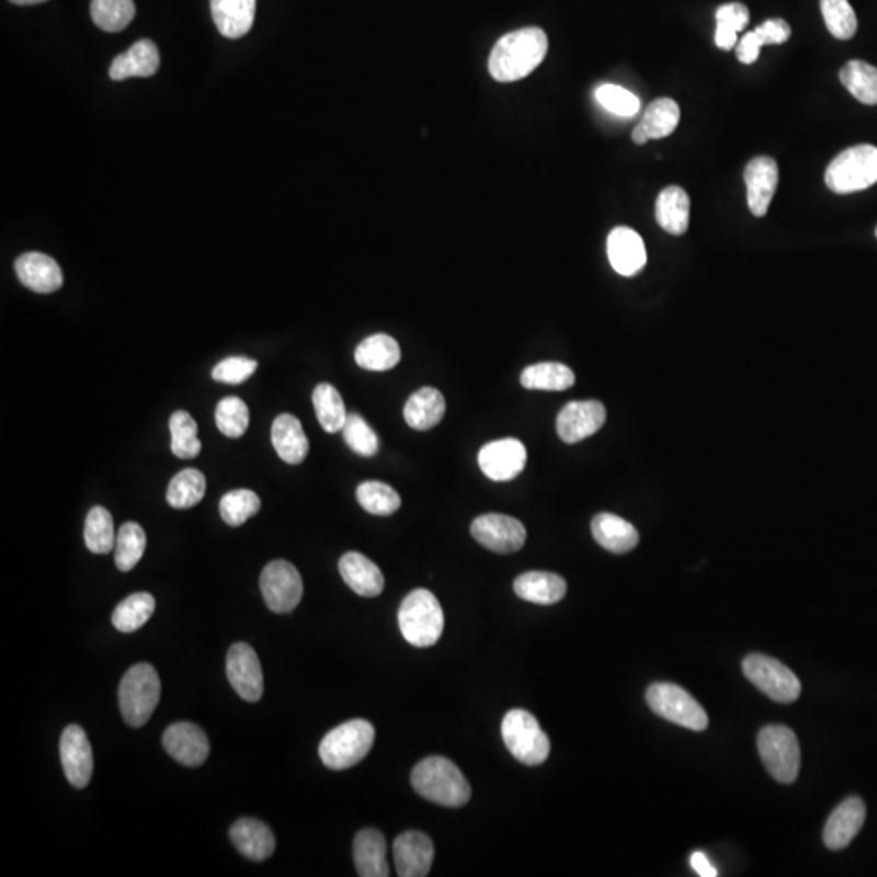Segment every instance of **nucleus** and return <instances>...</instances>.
<instances>
[{"label":"nucleus","mask_w":877,"mask_h":877,"mask_svg":"<svg viewBox=\"0 0 877 877\" xmlns=\"http://www.w3.org/2000/svg\"><path fill=\"white\" fill-rule=\"evenodd\" d=\"M548 53V36L542 29H522L502 36L492 47L489 73L501 83L525 79Z\"/></svg>","instance_id":"obj_1"},{"label":"nucleus","mask_w":877,"mask_h":877,"mask_svg":"<svg viewBox=\"0 0 877 877\" xmlns=\"http://www.w3.org/2000/svg\"><path fill=\"white\" fill-rule=\"evenodd\" d=\"M418 795L445 808H460L470 801L471 788L460 768L441 755L424 759L411 774Z\"/></svg>","instance_id":"obj_2"},{"label":"nucleus","mask_w":877,"mask_h":877,"mask_svg":"<svg viewBox=\"0 0 877 877\" xmlns=\"http://www.w3.org/2000/svg\"><path fill=\"white\" fill-rule=\"evenodd\" d=\"M398 626L411 646L418 649L436 646L444 630L441 603L430 590H413L398 610Z\"/></svg>","instance_id":"obj_3"},{"label":"nucleus","mask_w":877,"mask_h":877,"mask_svg":"<svg viewBox=\"0 0 877 877\" xmlns=\"http://www.w3.org/2000/svg\"><path fill=\"white\" fill-rule=\"evenodd\" d=\"M160 676L150 663L134 664L121 680V714L130 727H144L160 704Z\"/></svg>","instance_id":"obj_4"},{"label":"nucleus","mask_w":877,"mask_h":877,"mask_svg":"<svg viewBox=\"0 0 877 877\" xmlns=\"http://www.w3.org/2000/svg\"><path fill=\"white\" fill-rule=\"evenodd\" d=\"M376 730L367 720L346 721L326 734L319 745L320 759L332 771H345L363 761L373 749Z\"/></svg>","instance_id":"obj_5"},{"label":"nucleus","mask_w":877,"mask_h":877,"mask_svg":"<svg viewBox=\"0 0 877 877\" xmlns=\"http://www.w3.org/2000/svg\"><path fill=\"white\" fill-rule=\"evenodd\" d=\"M877 182V148L856 145L833 158L825 171V184L835 194H853Z\"/></svg>","instance_id":"obj_6"},{"label":"nucleus","mask_w":877,"mask_h":877,"mask_svg":"<svg viewBox=\"0 0 877 877\" xmlns=\"http://www.w3.org/2000/svg\"><path fill=\"white\" fill-rule=\"evenodd\" d=\"M502 740L509 752L525 765H539L548 759L551 744L538 720L529 711H508L501 725Z\"/></svg>","instance_id":"obj_7"},{"label":"nucleus","mask_w":877,"mask_h":877,"mask_svg":"<svg viewBox=\"0 0 877 877\" xmlns=\"http://www.w3.org/2000/svg\"><path fill=\"white\" fill-rule=\"evenodd\" d=\"M758 749L768 774L781 784H793L801 767V751L798 738L787 727L771 725L762 728L758 737Z\"/></svg>","instance_id":"obj_8"},{"label":"nucleus","mask_w":877,"mask_h":877,"mask_svg":"<svg viewBox=\"0 0 877 877\" xmlns=\"http://www.w3.org/2000/svg\"><path fill=\"white\" fill-rule=\"evenodd\" d=\"M649 707L664 720L693 731L708 727L707 711L683 687L670 683H657L647 690Z\"/></svg>","instance_id":"obj_9"},{"label":"nucleus","mask_w":877,"mask_h":877,"mask_svg":"<svg viewBox=\"0 0 877 877\" xmlns=\"http://www.w3.org/2000/svg\"><path fill=\"white\" fill-rule=\"evenodd\" d=\"M743 673L761 693L781 704L795 702L801 694L796 674L775 658L752 653L744 658Z\"/></svg>","instance_id":"obj_10"},{"label":"nucleus","mask_w":877,"mask_h":877,"mask_svg":"<svg viewBox=\"0 0 877 877\" xmlns=\"http://www.w3.org/2000/svg\"><path fill=\"white\" fill-rule=\"evenodd\" d=\"M261 590L270 612L283 614L293 612L299 605L305 585L295 566L276 559L262 570Z\"/></svg>","instance_id":"obj_11"},{"label":"nucleus","mask_w":877,"mask_h":877,"mask_svg":"<svg viewBox=\"0 0 877 877\" xmlns=\"http://www.w3.org/2000/svg\"><path fill=\"white\" fill-rule=\"evenodd\" d=\"M471 535L489 551L511 555L525 545L526 529L521 521L509 515L485 514L475 519Z\"/></svg>","instance_id":"obj_12"},{"label":"nucleus","mask_w":877,"mask_h":877,"mask_svg":"<svg viewBox=\"0 0 877 877\" xmlns=\"http://www.w3.org/2000/svg\"><path fill=\"white\" fill-rule=\"evenodd\" d=\"M226 674L241 699L258 702L263 696L261 660L249 643L238 642L228 650Z\"/></svg>","instance_id":"obj_13"},{"label":"nucleus","mask_w":877,"mask_h":877,"mask_svg":"<svg viewBox=\"0 0 877 877\" xmlns=\"http://www.w3.org/2000/svg\"><path fill=\"white\" fill-rule=\"evenodd\" d=\"M482 474L492 481H511L524 471L526 448L519 438L489 442L478 454Z\"/></svg>","instance_id":"obj_14"},{"label":"nucleus","mask_w":877,"mask_h":877,"mask_svg":"<svg viewBox=\"0 0 877 877\" xmlns=\"http://www.w3.org/2000/svg\"><path fill=\"white\" fill-rule=\"evenodd\" d=\"M606 408L599 400L570 401L556 420V431L566 444H577L602 430Z\"/></svg>","instance_id":"obj_15"},{"label":"nucleus","mask_w":877,"mask_h":877,"mask_svg":"<svg viewBox=\"0 0 877 877\" xmlns=\"http://www.w3.org/2000/svg\"><path fill=\"white\" fill-rule=\"evenodd\" d=\"M60 761L72 787L86 788L93 775V751L83 728L69 725L60 738Z\"/></svg>","instance_id":"obj_16"},{"label":"nucleus","mask_w":877,"mask_h":877,"mask_svg":"<svg viewBox=\"0 0 877 877\" xmlns=\"http://www.w3.org/2000/svg\"><path fill=\"white\" fill-rule=\"evenodd\" d=\"M163 745L168 754L185 767H198L210 754L207 734L197 725L189 721L171 725L164 731Z\"/></svg>","instance_id":"obj_17"},{"label":"nucleus","mask_w":877,"mask_h":877,"mask_svg":"<svg viewBox=\"0 0 877 877\" xmlns=\"http://www.w3.org/2000/svg\"><path fill=\"white\" fill-rule=\"evenodd\" d=\"M394 859L400 877H426L434 862V845L426 833H401L394 842Z\"/></svg>","instance_id":"obj_18"},{"label":"nucleus","mask_w":877,"mask_h":877,"mask_svg":"<svg viewBox=\"0 0 877 877\" xmlns=\"http://www.w3.org/2000/svg\"><path fill=\"white\" fill-rule=\"evenodd\" d=\"M744 182L749 210L754 217H765L777 192V161L771 157H758L749 161L744 170Z\"/></svg>","instance_id":"obj_19"},{"label":"nucleus","mask_w":877,"mask_h":877,"mask_svg":"<svg viewBox=\"0 0 877 877\" xmlns=\"http://www.w3.org/2000/svg\"><path fill=\"white\" fill-rule=\"evenodd\" d=\"M610 263L619 275L634 276L646 266L647 251L639 232L627 226H617L608 236Z\"/></svg>","instance_id":"obj_20"},{"label":"nucleus","mask_w":877,"mask_h":877,"mask_svg":"<svg viewBox=\"0 0 877 877\" xmlns=\"http://www.w3.org/2000/svg\"><path fill=\"white\" fill-rule=\"evenodd\" d=\"M20 283L39 295H49L62 286L64 275L59 263L42 252H26L15 261Z\"/></svg>","instance_id":"obj_21"},{"label":"nucleus","mask_w":877,"mask_h":877,"mask_svg":"<svg viewBox=\"0 0 877 877\" xmlns=\"http://www.w3.org/2000/svg\"><path fill=\"white\" fill-rule=\"evenodd\" d=\"M866 819V806L862 799L852 796L829 816L824 828V843L829 850H842L862 831Z\"/></svg>","instance_id":"obj_22"},{"label":"nucleus","mask_w":877,"mask_h":877,"mask_svg":"<svg viewBox=\"0 0 877 877\" xmlns=\"http://www.w3.org/2000/svg\"><path fill=\"white\" fill-rule=\"evenodd\" d=\"M340 576L346 585L364 599H374L383 593L386 580L380 569L361 553H346L339 562Z\"/></svg>","instance_id":"obj_23"},{"label":"nucleus","mask_w":877,"mask_h":877,"mask_svg":"<svg viewBox=\"0 0 877 877\" xmlns=\"http://www.w3.org/2000/svg\"><path fill=\"white\" fill-rule=\"evenodd\" d=\"M229 836L236 850L251 862H265L275 852V835L258 819H239L231 825Z\"/></svg>","instance_id":"obj_24"},{"label":"nucleus","mask_w":877,"mask_h":877,"mask_svg":"<svg viewBox=\"0 0 877 877\" xmlns=\"http://www.w3.org/2000/svg\"><path fill=\"white\" fill-rule=\"evenodd\" d=\"M680 119V104L671 98H658L647 107L642 121L634 129L633 140L637 145H643L649 140L670 137L676 130Z\"/></svg>","instance_id":"obj_25"},{"label":"nucleus","mask_w":877,"mask_h":877,"mask_svg":"<svg viewBox=\"0 0 877 877\" xmlns=\"http://www.w3.org/2000/svg\"><path fill=\"white\" fill-rule=\"evenodd\" d=\"M354 866L361 877H389L386 836L376 829L357 833L353 846Z\"/></svg>","instance_id":"obj_26"},{"label":"nucleus","mask_w":877,"mask_h":877,"mask_svg":"<svg viewBox=\"0 0 877 877\" xmlns=\"http://www.w3.org/2000/svg\"><path fill=\"white\" fill-rule=\"evenodd\" d=\"M258 0H210L212 16L223 36L242 38L251 32Z\"/></svg>","instance_id":"obj_27"},{"label":"nucleus","mask_w":877,"mask_h":877,"mask_svg":"<svg viewBox=\"0 0 877 877\" xmlns=\"http://www.w3.org/2000/svg\"><path fill=\"white\" fill-rule=\"evenodd\" d=\"M158 67H160V53L157 44L150 39H140L113 60L110 77L116 82L132 77H151L157 73Z\"/></svg>","instance_id":"obj_28"},{"label":"nucleus","mask_w":877,"mask_h":877,"mask_svg":"<svg viewBox=\"0 0 877 877\" xmlns=\"http://www.w3.org/2000/svg\"><path fill=\"white\" fill-rule=\"evenodd\" d=\"M514 592L522 600L536 605H555L561 602L568 593V583L558 573L532 572L522 573L515 579Z\"/></svg>","instance_id":"obj_29"},{"label":"nucleus","mask_w":877,"mask_h":877,"mask_svg":"<svg viewBox=\"0 0 877 877\" xmlns=\"http://www.w3.org/2000/svg\"><path fill=\"white\" fill-rule=\"evenodd\" d=\"M272 444L278 457L289 465L301 464L309 452V441L303 430L301 421L289 413L280 414L273 421Z\"/></svg>","instance_id":"obj_30"},{"label":"nucleus","mask_w":877,"mask_h":877,"mask_svg":"<svg viewBox=\"0 0 877 877\" xmlns=\"http://www.w3.org/2000/svg\"><path fill=\"white\" fill-rule=\"evenodd\" d=\"M592 535L606 551L624 555L639 545L636 526L614 514H599L592 521Z\"/></svg>","instance_id":"obj_31"},{"label":"nucleus","mask_w":877,"mask_h":877,"mask_svg":"<svg viewBox=\"0 0 877 877\" xmlns=\"http://www.w3.org/2000/svg\"><path fill=\"white\" fill-rule=\"evenodd\" d=\"M691 201L683 187L670 185L658 195L656 218L658 225L673 236H681L690 228Z\"/></svg>","instance_id":"obj_32"},{"label":"nucleus","mask_w":877,"mask_h":877,"mask_svg":"<svg viewBox=\"0 0 877 877\" xmlns=\"http://www.w3.org/2000/svg\"><path fill=\"white\" fill-rule=\"evenodd\" d=\"M405 421L417 431L433 430L445 414L444 395L433 387H423L408 398Z\"/></svg>","instance_id":"obj_33"},{"label":"nucleus","mask_w":877,"mask_h":877,"mask_svg":"<svg viewBox=\"0 0 877 877\" xmlns=\"http://www.w3.org/2000/svg\"><path fill=\"white\" fill-rule=\"evenodd\" d=\"M357 366L374 373L390 371L400 363L401 351L397 340L386 333L367 337L354 351Z\"/></svg>","instance_id":"obj_34"},{"label":"nucleus","mask_w":877,"mask_h":877,"mask_svg":"<svg viewBox=\"0 0 877 877\" xmlns=\"http://www.w3.org/2000/svg\"><path fill=\"white\" fill-rule=\"evenodd\" d=\"M576 383V374L561 363H538L526 367L521 376V384L528 390H548L562 392Z\"/></svg>","instance_id":"obj_35"},{"label":"nucleus","mask_w":877,"mask_h":877,"mask_svg":"<svg viewBox=\"0 0 877 877\" xmlns=\"http://www.w3.org/2000/svg\"><path fill=\"white\" fill-rule=\"evenodd\" d=\"M312 403L316 408L317 420L323 431L333 434L343 430L349 414H346L342 395L332 384H319L314 389Z\"/></svg>","instance_id":"obj_36"},{"label":"nucleus","mask_w":877,"mask_h":877,"mask_svg":"<svg viewBox=\"0 0 877 877\" xmlns=\"http://www.w3.org/2000/svg\"><path fill=\"white\" fill-rule=\"evenodd\" d=\"M840 82L863 104H877V69L863 60H850L840 70Z\"/></svg>","instance_id":"obj_37"},{"label":"nucleus","mask_w":877,"mask_h":877,"mask_svg":"<svg viewBox=\"0 0 877 877\" xmlns=\"http://www.w3.org/2000/svg\"><path fill=\"white\" fill-rule=\"evenodd\" d=\"M153 596L150 593H134L119 603L113 613V624L117 630L124 634L135 633L150 620L155 613Z\"/></svg>","instance_id":"obj_38"},{"label":"nucleus","mask_w":877,"mask_h":877,"mask_svg":"<svg viewBox=\"0 0 877 877\" xmlns=\"http://www.w3.org/2000/svg\"><path fill=\"white\" fill-rule=\"evenodd\" d=\"M207 481L195 468L179 471L168 486L167 501L174 509L195 508L204 499Z\"/></svg>","instance_id":"obj_39"},{"label":"nucleus","mask_w":877,"mask_h":877,"mask_svg":"<svg viewBox=\"0 0 877 877\" xmlns=\"http://www.w3.org/2000/svg\"><path fill=\"white\" fill-rule=\"evenodd\" d=\"M357 502L364 511L379 517L392 515L400 509V494L392 488L380 481H364L356 489Z\"/></svg>","instance_id":"obj_40"},{"label":"nucleus","mask_w":877,"mask_h":877,"mask_svg":"<svg viewBox=\"0 0 877 877\" xmlns=\"http://www.w3.org/2000/svg\"><path fill=\"white\" fill-rule=\"evenodd\" d=\"M717 30H715V43L721 50H731L737 47L738 33L743 32L749 23V10L744 3L731 2L718 7Z\"/></svg>","instance_id":"obj_41"},{"label":"nucleus","mask_w":877,"mask_h":877,"mask_svg":"<svg viewBox=\"0 0 877 877\" xmlns=\"http://www.w3.org/2000/svg\"><path fill=\"white\" fill-rule=\"evenodd\" d=\"M91 19L98 29L119 33L134 20V0H91Z\"/></svg>","instance_id":"obj_42"},{"label":"nucleus","mask_w":877,"mask_h":877,"mask_svg":"<svg viewBox=\"0 0 877 877\" xmlns=\"http://www.w3.org/2000/svg\"><path fill=\"white\" fill-rule=\"evenodd\" d=\"M87 548L94 555H107L111 549L116 548V536L114 533V522L110 511L96 505L88 512L86 521Z\"/></svg>","instance_id":"obj_43"},{"label":"nucleus","mask_w":877,"mask_h":877,"mask_svg":"<svg viewBox=\"0 0 877 877\" xmlns=\"http://www.w3.org/2000/svg\"><path fill=\"white\" fill-rule=\"evenodd\" d=\"M171 452L182 460L197 457L202 451L198 428L187 411H175L170 420Z\"/></svg>","instance_id":"obj_44"},{"label":"nucleus","mask_w":877,"mask_h":877,"mask_svg":"<svg viewBox=\"0 0 877 877\" xmlns=\"http://www.w3.org/2000/svg\"><path fill=\"white\" fill-rule=\"evenodd\" d=\"M261 498L251 489H235L226 492L219 501V514L229 526L244 525L261 511Z\"/></svg>","instance_id":"obj_45"},{"label":"nucleus","mask_w":877,"mask_h":877,"mask_svg":"<svg viewBox=\"0 0 877 877\" xmlns=\"http://www.w3.org/2000/svg\"><path fill=\"white\" fill-rule=\"evenodd\" d=\"M147 548V536L144 528L135 522H127L121 526L116 536V566L121 572H129L140 562Z\"/></svg>","instance_id":"obj_46"},{"label":"nucleus","mask_w":877,"mask_h":877,"mask_svg":"<svg viewBox=\"0 0 877 877\" xmlns=\"http://www.w3.org/2000/svg\"><path fill=\"white\" fill-rule=\"evenodd\" d=\"M821 12L833 38L852 39L858 30V19L848 0H821Z\"/></svg>","instance_id":"obj_47"},{"label":"nucleus","mask_w":877,"mask_h":877,"mask_svg":"<svg viewBox=\"0 0 877 877\" xmlns=\"http://www.w3.org/2000/svg\"><path fill=\"white\" fill-rule=\"evenodd\" d=\"M215 420L219 433L229 438L244 436L249 428V408L241 398L226 397L219 400Z\"/></svg>","instance_id":"obj_48"},{"label":"nucleus","mask_w":877,"mask_h":877,"mask_svg":"<svg viewBox=\"0 0 877 877\" xmlns=\"http://www.w3.org/2000/svg\"><path fill=\"white\" fill-rule=\"evenodd\" d=\"M342 433L346 445L361 457H374L379 451L377 434L366 423V420L357 413L349 414Z\"/></svg>","instance_id":"obj_49"},{"label":"nucleus","mask_w":877,"mask_h":877,"mask_svg":"<svg viewBox=\"0 0 877 877\" xmlns=\"http://www.w3.org/2000/svg\"><path fill=\"white\" fill-rule=\"evenodd\" d=\"M595 98L614 116L633 117L640 110V101L636 94L630 93L626 88L613 86V83H603L596 88Z\"/></svg>","instance_id":"obj_50"},{"label":"nucleus","mask_w":877,"mask_h":877,"mask_svg":"<svg viewBox=\"0 0 877 877\" xmlns=\"http://www.w3.org/2000/svg\"><path fill=\"white\" fill-rule=\"evenodd\" d=\"M258 369V361L244 356H231L223 360L212 371V377L217 383L229 384V386H239L251 379L252 374Z\"/></svg>","instance_id":"obj_51"},{"label":"nucleus","mask_w":877,"mask_h":877,"mask_svg":"<svg viewBox=\"0 0 877 877\" xmlns=\"http://www.w3.org/2000/svg\"><path fill=\"white\" fill-rule=\"evenodd\" d=\"M754 32L758 33L764 46H767V44L787 43L789 36H791V29H789L788 23L782 19L767 20V22L759 25Z\"/></svg>","instance_id":"obj_52"},{"label":"nucleus","mask_w":877,"mask_h":877,"mask_svg":"<svg viewBox=\"0 0 877 877\" xmlns=\"http://www.w3.org/2000/svg\"><path fill=\"white\" fill-rule=\"evenodd\" d=\"M762 46H764V43H762V39L759 38L754 30L745 33L743 38L738 42L737 47H734V49H737L738 60H740L741 64H745V66L754 64L755 60L759 59Z\"/></svg>","instance_id":"obj_53"},{"label":"nucleus","mask_w":877,"mask_h":877,"mask_svg":"<svg viewBox=\"0 0 877 877\" xmlns=\"http://www.w3.org/2000/svg\"><path fill=\"white\" fill-rule=\"evenodd\" d=\"M691 866H693L694 872L697 873L701 877H717L718 873L715 869V866L708 862L707 855L702 852H696L691 855Z\"/></svg>","instance_id":"obj_54"},{"label":"nucleus","mask_w":877,"mask_h":877,"mask_svg":"<svg viewBox=\"0 0 877 877\" xmlns=\"http://www.w3.org/2000/svg\"><path fill=\"white\" fill-rule=\"evenodd\" d=\"M12 3H16V5H36V3L46 2V0H10Z\"/></svg>","instance_id":"obj_55"},{"label":"nucleus","mask_w":877,"mask_h":877,"mask_svg":"<svg viewBox=\"0 0 877 877\" xmlns=\"http://www.w3.org/2000/svg\"><path fill=\"white\" fill-rule=\"evenodd\" d=\"M876 236H877V229H876Z\"/></svg>","instance_id":"obj_56"}]
</instances>
